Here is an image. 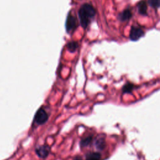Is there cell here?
<instances>
[{"instance_id": "obj_8", "label": "cell", "mask_w": 160, "mask_h": 160, "mask_svg": "<svg viewBox=\"0 0 160 160\" xmlns=\"http://www.w3.org/2000/svg\"><path fill=\"white\" fill-rule=\"evenodd\" d=\"M138 13L141 15H147L148 3L145 0H142L138 4Z\"/></svg>"}, {"instance_id": "obj_9", "label": "cell", "mask_w": 160, "mask_h": 160, "mask_svg": "<svg viewBox=\"0 0 160 160\" xmlns=\"http://www.w3.org/2000/svg\"><path fill=\"white\" fill-rule=\"evenodd\" d=\"M93 136L89 135L81 140V141L79 142V145L82 148H85L90 145L91 143L93 142Z\"/></svg>"}, {"instance_id": "obj_13", "label": "cell", "mask_w": 160, "mask_h": 160, "mask_svg": "<svg viewBox=\"0 0 160 160\" xmlns=\"http://www.w3.org/2000/svg\"><path fill=\"white\" fill-rule=\"evenodd\" d=\"M78 47V43L76 42H74L69 43L67 45V48H68V50L71 52H74L77 50Z\"/></svg>"}, {"instance_id": "obj_2", "label": "cell", "mask_w": 160, "mask_h": 160, "mask_svg": "<svg viewBox=\"0 0 160 160\" xmlns=\"http://www.w3.org/2000/svg\"><path fill=\"white\" fill-rule=\"evenodd\" d=\"M49 115L44 108L41 107L36 113L34 118V123L38 125H43L48 119Z\"/></svg>"}, {"instance_id": "obj_12", "label": "cell", "mask_w": 160, "mask_h": 160, "mask_svg": "<svg viewBox=\"0 0 160 160\" xmlns=\"http://www.w3.org/2000/svg\"><path fill=\"white\" fill-rule=\"evenodd\" d=\"M148 3L150 7L154 9L160 7V0H148Z\"/></svg>"}, {"instance_id": "obj_7", "label": "cell", "mask_w": 160, "mask_h": 160, "mask_svg": "<svg viewBox=\"0 0 160 160\" xmlns=\"http://www.w3.org/2000/svg\"><path fill=\"white\" fill-rule=\"evenodd\" d=\"M132 15L133 14H132L131 10L130 9H127V10H125L121 13H119L118 17H119V19L122 21H127L131 18Z\"/></svg>"}, {"instance_id": "obj_14", "label": "cell", "mask_w": 160, "mask_h": 160, "mask_svg": "<svg viewBox=\"0 0 160 160\" xmlns=\"http://www.w3.org/2000/svg\"><path fill=\"white\" fill-rule=\"evenodd\" d=\"M73 160H84L80 156H76Z\"/></svg>"}, {"instance_id": "obj_6", "label": "cell", "mask_w": 160, "mask_h": 160, "mask_svg": "<svg viewBox=\"0 0 160 160\" xmlns=\"http://www.w3.org/2000/svg\"><path fill=\"white\" fill-rule=\"evenodd\" d=\"M95 146L98 150H103L106 146L105 138L100 136H98L95 140Z\"/></svg>"}, {"instance_id": "obj_4", "label": "cell", "mask_w": 160, "mask_h": 160, "mask_svg": "<svg viewBox=\"0 0 160 160\" xmlns=\"http://www.w3.org/2000/svg\"><path fill=\"white\" fill-rule=\"evenodd\" d=\"M144 34V32L143 29L138 26H132L130 30V38L132 41H138L139 39L143 37Z\"/></svg>"}, {"instance_id": "obj_11", "label": "cell", "mask_w": 160, "mask_h": 160, "mask_svg": "<svg viewBox=\"0 0 160 160\" xmlns=\"http://www.w3.org/2000/svg\"><path fill=\"white\" fill-rule=\"evenodd\" d=\"M135 88V86L131 83H127L124 85L123 87V93H131Z\"/></svg>"}, {"instance_id": "obj_3", "label": "cell", "mask_w": 160, "mask_h": 160, "mask_svg": "<svg viewBox=\"0 0 160 160\" xmlns=\"http://www.w3.org/2000/svg\"><path fill=\"white\" fill-rule=\"evenodd\" d=\"M50 151H51L50 147L47 144L38 146L35 149V153L36 155L39 158H43V159L47 158L49 156Z\"/></svg>"}, {"instance_id": "obj_1", "label": "cell", "mask_w": 160, "mask_h": 160, "mask_svg": "<svg viewBox=\"0 0 160 160\" xmlns=\"http://www.w3.org/2000/svg\"><path fill=\"white\" fill-rule=\"evenodd\" d=\"M96 15L95 8L90 4L85 3L79 8L78 16L82 26L84 28H87Z\"/></svg>"}, {"instance_id": "obj_10", "label": "cell", "mask_w": 160, "mask_h": 160, "mask_svg": "<svg viewBox=\"0 0 160 160\" xmlns=\"http://www.w3.org/2000/svg\"><path fill=\"white\" fill-rule=\"evenodd\" d=\"M85 160H101V155L98 152H90L86 154Z\"/></svg>"}, {"instance_id": "obj_5", "label": "cell", "mask_w": 160, "mask_h": 160, "mask_svg": "<svg viewBox=\"0 0 160 160\" xmlns=\"http://www.w3.org/2000/svg\"><path fill=\"white\" fill-rule=\"evenodd\" d=\"M78 25V21L73 15H69L67 16L66 21V28L67 32H71L74 31Z\"/></svg>"}]
</instances>
